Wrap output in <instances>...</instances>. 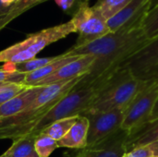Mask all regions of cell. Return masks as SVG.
<instances>
[{"instance_id":"d6986e66","label":"cell","mask_w":158,"mask_h":157,"mask_svg":"<svg viewBox=\"0 0 158 157\" xmlns=\"http://www.w3.org/2000/svg\"><path fill=\"white\" fill-rule=\"evenodd\" d=\"M57 148V141L45 134H41L35 140V152L40 157H49Z\"/></svg>"},{"instance_id":"3957f363","label":"cell","mask_w":158,"mask_h":157,"mask_svg":"<svg viewBox=\"0 0 158 157\" xmlns=\"http://www.w3.org/2000/svg\"><path fill=\"white\" fill-rule=\"evenodd\" d=\"M76 32L71 20L29 34L25 40L0 51V63L19 64L35 58L46 46Z\"/></svg>"},{"instance_id":"277c9868","label":"cell","mask_w":158,"mask_h":157,"mask_svg":"<svg viewBox=\"0 0 158 157\" xmlns=\"http://www.w3.org/2000/svg\"><path fill=\"white\" fill-rule=\"evenodd\" d=\"M70 20L79 34L76 43L73 45L75 47L85 45L110 32L107 20L94 6H91L89 2L82 3Z\"/></svg>"},{"instance_id":"f1b7e54d","label":"cell","mask_w":158,"mask_h":157,"mask_svg":"<svg viewBox=\"0 0 158 157\" xmlns=\"http://www.w3.org/2000/svg\"><path fill=\"white\" fill-rule=\"evenodd\" d=\"M158 6V0H153L152 8H153V7H155V6Z\"/></svg>"},{"instance_id":"30bf717a","label":"cell","mask_w":158,"mask_h":157,"mask_svg":"<svg viewBox=\"0 0 158 157\" xmlns=\"http://www.w3.org/2000/svg\"><path fill=\"white\" fill-rule=\"evenodd\" d=\"M94 57L93 56H81L79 58L68 63L54 74L41 81L36 86H47L61 81H68L85 75L91 68Z\"/></svg>"},{"instance_id":"2e32d148","label":"cell","mask_w":158,"mask_h":157,"mask_svg":"<svg viewBox=\"0 0 158 157\" xmlns=\"http://www.w3.org/2000/svg\"><path fill=\"white\" fill-rule=\"evenodd\" d=\"M40 1L41 0H19V2L15 3L6 16L0 19V31L19 15L23 14L33 6L40 5Z\"/></svg>"},{"instance_id":"cb8c5ba5","label":"cell","mask_w":158,"mask_h":157,"mask_svg":"<svg viewBox=\"0 0 158 157\" xmlns=\"http://www.w3.org/2000/svg\"><path fill=\"white\" fill-rule=\"evenodd\" d=\"M122 157H153V154L148 145L137 147L127 152Z\"/></svg>"},{"instance_id":"9c48e42d","label":"cell","mask_w":158,"mask_h":157,"mask_svg":"<svg viewBox=\"0 0 158 157\" xmlns=\"http://www.w3.org/2000/svg\"><path fill=\"white\" fill-rule=\"evenodd\" d=\"M129 131L120 129L99 143L87 146L74 157H122L127 153Z\"/></svg>"},{"instance_id":"8992f818","label":"cell","mask_w":158,"mask_h":157,"mask_svg":"<svg viewBox=\"0 0 158 157\" xmlns=\"http://www.w3.org/2000/svg\"><path fill=\"white\" fill-rule=\"evenodd\" d=\"M126 110L127 107H120L83 115L89 120L87 146L95 145L119 130L125 118Z\"/></svg>"},{"instance_id":"52a82bcc","label":"cell","mask_w":158,"mask_h":157,"mask_svg":"<svg viewBox=\"0 0 158 157\" xmlns=\"http://www.w3.org/2000/svg\"><path fill=\"white\" fill-rule=\"evenodd\" d=\"M121 68H128L132 75L143 81L158 79V36L150 40L143 48L133 54Z\"/></svg>"},{"instance_id":"ac0fdd59","label":"cell","mask_w":158,"mask_h":157,"mask_svg":"<svg viewBox=\"0 0 158 157\" xmlns=\"http://www.w3.org/2000/svg\"><path fill=\"white\" fill-rule=\"evenodd\" d=\"M131 0H97L94 6L108 20L122 10Z\"/></svg>"},{"instance_id":"e0dca14e","label":"cell","mask_w":158,"mask_h":157,"mask_svg":"<svg viewBox=\"0 0 158 157\" xmlns=\"http://www.w3.org/2000/svg\"><path fill=\"white\" fill-rule=\"evenodd\" d=\"M78 117H71L59 119L54 122L52 125H50L46 130H44L42 134H45L58 142L69 131V130L77 121Z\"/></svg>"},{"instance_id":"603a6c76","label":"cell","mask_w":158,"mask_h":157,"mask_svg":"<svg viewBox=\"0 0 158 157\" xmlns=\"http://www.w3.org/2000/svg\"><path fill=\"white\" fill-rule=\"evenodd\" d=\"M28 87L29 86L24 83H6L0 87V106L14 98Z\"/></svg>"},{"instance_id":"44dd1931","label":"cell","mask_w":158,"mask_h":157,"mask_svg":"<svg viewBox=\"0 0 158 157\" xmlns=\"http://www.w3.org/2000/svg\"><path fill=\"white\" fill-rule=\"evenodd\" d=\"M143 29L149 40L158 36V6L151 8L143 22Z\"/></svg>"},{"instance_id":"9a60e30c","label":"cell","mask_w":158,"mask_h":157,"mask_svg":"<svg viewBox=\"0 0 158 157\" xmlns=\"http://www.w3.org/2000/svg\"><path fill=\"white\" fill-rule=\"evenodd\" d=\"M35 140L31 137H22L15 140L4 154L6 157H30L35 153Z\"/></svg>"},{"instance_id":"7c38bea8","label":"cell","mask_w":158,"mask_h":157,"mask_svg":"<svg viewBox=\"0 0 158 157\" xmlns=\"http://www.w3.org/2000/svg\"><path fill=\"white\" fill-rule=\"evenodd\" d=\"M89 120L85 116H79L69 131L57 142L58 147L69 149H84L87 147Z\"/></svg>"},{"instance_id":"ba28073f","label":"cell","mask_w":158,"mask_h":157,"mask_svg":"<svg viewBox=\"0 0 158 157\" xmlns=\"http://www.w3.org/2000/svg\"><path fill=\"white\" fill-rule=\"evenodd\" d=\"M153 0H131L122 10L107 20L110 32L129 31L143 26L152 8Z\"/></svg>"},{"instance_id":"5bb4252c","label":"cell","mask_w":158,"mask_h":157,"mask_svg":"<svg viewBox=\"0 0 158 157\" xmlns=\"http://www.w3.org/2000/svg\"><path fill=\"white\" fill-rule=\"evenodd\" d=\"M81 56H70L68 53H63L59 56H57V58L51 63L47 64L46 66L34 70L32 72L27 73L25 75L24 84L27 86H36L41 81L46 79L50 75L54 74L56 71H57L59 68L67 65L68 63L79 58Z\"/></svg>"},{"instance_id":"4dcf8cb0","label":"cell","mask_w":158,"mask_h":157,"mask_svg":"<svg viewBox=\"0 0 158 157\" xmlns=\"http://www.w3.org/2000/svg\"><path fill=\"white\" fill-rule=\"evenodd\" d=\"M6 84V82H0V87H2L3 85H5Z\"/></svg>"},{"instance_id":"d6a6232c","label":"cell","mask_w":158,"mask_h":157,"mask_svg":"<svg viewBox=\"0 0 158 157\" xmlns=\"http://www.w3.org/2000/svg\"><path fill=\"white\" fill-rule=\"evenodd\" d=\"M5 16H6V14H3V15H0V19H3V18H4Z\"/></svg>"},{"instance_id":"83f0119b","label":"cell","mask_w":158,"mask_h":157,"mask_svg":"<svg viewBox=\"0 0 158 157\" xmlns=\"http://www.w3.org/2000/svg\"><path fill=\"white\" fill-rule=\"evenodd\" d=\"M10 8H11V7H6V6H4L1 4V2H0V15L6 14V13L9 11Z\"/></svg>"},{"instance_id":"6da1fadb","label":"cell","mask_w":158,"mask_h":157,"mask_svg":"<svg viewBox=\"0 0 158 157\" xmlns=\"http://www.w3.org/2000/svg\"><path fill=\"white\" fill-rule=\"evenodd\" d=\"M150 40L143 27L109 32L85 45L72 46L66 53L70 56H93L94 61L79 84L100 88L122 65Z\"/></svg>"},{"instance_id":"7a4b0ae2","label":"cell","mask_w":158,"mask_h":157,"mask_svg":"<svg viewBox=\"0 0 158 157\" xmlns=\"http://www.w3.org/2000/svg\"><path fill=\"white\" fill-rule=\"evenodd\" d=\"M149 83L136 79L128 68H121L100 87L85 114L128 107L137 93Z\"/></svg>"},{"instance_id":"8fae6325","label":"cell","mask_w":158,"mask_h":157,"mask_svg":"<svg viewBox=\"0 0 158 157\" xmlns=\"http://www.w3.org/2000/svg\"><path fill=\"white\" fill-rule=\"evenodd\" d=\"M44 86H29L20 93L0 106V120L19 114L43 91Z\"/></svg>"},{"instance_id":"4316f807","label":"cell","mask_w":158,"mask_h":157,"mask_svg":"<svg viewBox=\"0 0 158 157\" xmlns=\"http://www.w3.org/2000/svg\"><path fill=\"white\" fill-rule=\"evenodd\" d=\"M0 2L6 7H11L15 4V0H0Z\"/></svg>"},{"instance_id":"5b68a950","label":"cell","mask_w":158,"mask_h":157,"mask_svg":"<svg viewBox=\"0 0 158 157\" xmlns=\"http://www.w3.org/2000/svg\"><path fill=\"white\" fill-rule=\"evenodd\" d=\"M158 100V79L150 81L131 102L126 110L122 130L131 131L148 122Z\"/></svg>"},{"instance_id":"836d02e7","label":"cell","mask_w":158,"mask_h":157,"mask_svg":"<svg viewBox=\"0 0 158 157\" xmlns=\"http://www.w3.org/2000/svg\"><path fill=\"white\" fill-rule=\"evenodd\" d=\"M0 157H6V155H5V154H3L2 155H0Z\"/></svg>"},{"instance_id":"1f68e13d","label":"cell","mask_w":158,"mask_h":157,"mask_svg":"<svg viewBox=\"0 0 158 157\" xmlns=\"http://www.w3.org/2000/svg\"><path fill=\"white\" fill-rule=\"evenodd\" d=\"M46 1H49V0H41V1H40V4H42V3H44V2H46Z\"/></svg>"},{"instance_id":"4fadbf2b","label":"cell","mask_w":158,"mask_h":157,"mask_svg":"<svg viewBox=\"0 0 158 157\" xmlns=\"http://www.w3.org/2000/svg\"><path fill=\"white\" fill-rule=\"evenodd\" d=\"M158 141V119L148 121L139 128L129 131L127 152L137 147L146 146Z\"/></svg>"},{"instance_id":"484cf974","label":"cell","mask_w":158,"mask_h":157,"mask_svg":"<svg viewBox=\"0 0 158 157\" xmlns=\"http://www.w3.org/2000/svg\"><path fill=\"white\" fill-rule=\"evenodd\" d=\"M156 119H158V100L155 108H154V111H153V113H152V115H151L148 121H154V120H156Z\"/></svg>"},{"instance_id":"7402d4cb","label":"cell","mask_w":158,"mask_h":157,"mask_svg":"<svg viewBox=\"0 0 158 157\" xmlns=\"http://www.w3.org/2000/svg\"><path fill=\"white\" fill-rule=\"evenodd\" d=\"M25 75L14 69L13 64L6 63L0 68V82L6 83H24Z\"/></svg>"},{"instance_id":"ffe728a7","label":"cell","mask_w":158,"mask_h":157,"mask_svg":"<svg viewBox=\"0 0 158 157\" xmlns=\"http://www.w3.org/2000/svg\"><path fill=\"white\" fill-rule=\"evenodd\" d=\"M57 58V56H49V57H43V58H33L31 60L19 63V64H13L14 69L18 72L27 74L30 72H32L34 70H37L47 64L51 63L52 61L56 60Z\"/></svg>"},{"instance_id":"e575fe53","label":"cell","mask_w":158,"mask_h":157,"mask_svg":"<svg viewBox=\"0 0 158 157\" xmlns=\"http://www.w3.org/2000/svg\"><path fill=\"white\" fill-rule=\"evenodd\" d=\"M154 157H158V156H154Z\"/></svg>"},{"instance_id":"f546056e","label":"cell","mask_w":158,"mask_h":157,"mask_svg":"<svg viewBox=\"0 0 158 157\" xmlns=\"http://www.w3.org/2000/svg\"><path fill=\"white\" fill-rule=\"evenodd\" d=\"M30 157H40V156H39V155H37V153L35 152V153H33V154H32V155H31Z\"/></svg>"},{"instance_id":"d4e9b609","label":"cell","mask_w":158,"mask_h":157,"mask_svg":"<svg viewBox=\"0 0 158 157\" xmlns=\"http://www.w3.org/2000/svg\"><path fill=\"white\" fill-rule=\"evenodd\" d=\"M149 148L151 149L152 151V154H153V157L154 156H158V141L157 142H155L151 144L148 145Z\"/></svg>"}]
</instances>
